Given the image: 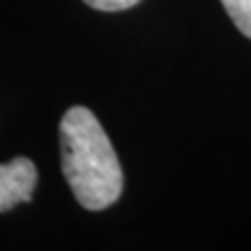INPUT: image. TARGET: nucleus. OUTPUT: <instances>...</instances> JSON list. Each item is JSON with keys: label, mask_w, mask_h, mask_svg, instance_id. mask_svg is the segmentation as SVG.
<instances>
[{"label": "nucleus", "mask_w": 251, "mask_h": 251, "mask_svg": "<svg viewBox=\"0 0 251 251\" xmlns=\"http://www.w3.org/2000/svg\"><path fill=\"white\" fill-rule=\"evenodd\" d=\"M36 182L38 172L27 157H15L9 163H0V211L31 201Z\"/></svg>", "instance_id": "f03ea898"}, {"label": "nucleus", "mask_w": 251, "mask_h": 251, "mask_svg": "<svg viewBox=\"0 0 251 251\" xmlns=\"http://www.w3.org/2000/svg\"><path fill=\"white\" fill-rule=\"evenodd\" d=\"M222 4L241 34L251 38V0H222Z\"/></svg>", "instance_id": "7ed1b4c3"}, {"label": "nucleus", "mask_w": 251, "mask_h": 251, "mask_svg": "<svg viewBox=\"0 0 251 251\" xmlns=\"http://www.w3.org/2000/svg\"><path fill=\"white\" fill-rule=\"evenodd\" d=\"M84 2L97 11H124L138 4L140 0H84Z\"/></svg>", "instance_id": "20e7f679"}, {"label": "nucleus", "mask_w": 251, "mask_h": 251, "mask_svg": "<svg viewBox=\"0 0 251 251\" xmlns=\"http://www.w3.org/2000/svg\"><path fill=\"white\" fill-rule=\"evenodd\" d=\"M61 166L80 205L99 211L120 199L124 174L107 132L90 109L72 107L59 126Z\"/></svg>", "instance_id": "f257e3e1"}]
</instances>
